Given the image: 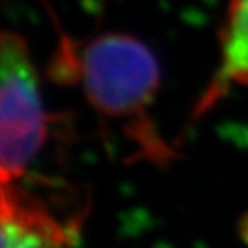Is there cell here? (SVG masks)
I'll return each mask as SVG.
<instances>
[{
	"instance_id": "3957f363",
	"label": "cell",
	"mask_w": 248,
	"mask_h": 248,
	"mask_svg": "<svg viewBox=\"0 0 248 248\" xmlns=\"http://www.w3.org/2000/svg\"><path fill=\"white\" fill-rule=\"evenodd\" d=\"M71 236L38 198L12 185L0 186V248H66Z\"/></svg>"
},
{
	"instance_id": "277c9868",
	"label": "cell",
	"mask_w": 248,
	"mask_h": 248,
	"mask_svg": "<svg viewBox=\"0 0 248 248\" xmlns=\"http://www.w3.org/2000/svg\"><path fill=\"white\" fill-rule=\"evenodd\" d=\"M232 86L248 88V0H229L221 30V61L197 114L209 110Z\"/></svg>"
},
{
	"instance_id": "6da1fadb",
	"label": "cell",
	"mask_w": 248,
	"mask_h": 248,
	"mask_svg": "<svg viewBox=\"0 0 248 248\" xmlns=\"http://www.w3.org/2000/svg\"><path fill=\"white\" fill-rule=\"evenodd\" d=\"M74 66L86 100L97 112L129 121L152 159L167 157V148L147 119L159 88V64L145 43L123 33H107L90 42Z\"/></svg>"
},
{
	"instance_id": "7a4b0ae2",
	"label": "cell",
	"mask_w": 248,
	"mask_h": 248,
	"mask_svg": "<svg viewBox=\"0 0 248 248\" xmlns=\"http://www.w3.org/2000/svg\"><path fill=\"white\" fill-rule=\"evenodd\" d=\"M46 136L38 76L23 36L0 33V186L12 185Z\"/></svg>"
}]
</instances>
